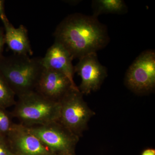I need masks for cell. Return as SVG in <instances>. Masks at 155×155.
I'll use <instances>...</instances> for the list:
<instances>
[{
	"instance_id": "30bf717a",
	"label": "cell",
	"mask_w": 155,
	"mask_h": 155,
	"mask_svg": "<svg viewBox=\"0 0 155 155\" xmlns=\"http://www.w3.org/2000/svg\"><path fill=\"white\" fill-rule=\"evenodd\" d=\"M72 56L64 46L57 42L49 48L45 57L41 58L45 69H52L63 73L71 81L73 86L78 87L74 82V67Z\"/></svg>"
},
{
	"instance_id": "5b68a950",
	"label": "cell",
	"mask_w": 155,
	"mask_h": 155,
	"mask_svg": "<svg viewBox=\"0 0 155 155\" xmlns=\"http://www.w3.org/2000/svg\"><path fill=\"white\" fill-rule=\"evenodd\" d=\"M25 127L54 155H75V148L79 137L59 121Z\"/></svg>"
},
{
	"instance_id": "9a60e30c",
	"label": "cell",
	"mask_w": 155,
	"mask_h": 155,
	"mask_svg": "<svg viewBox=\"0 0 155 155\" xmlns=\"http://www.w3.org/2000/svg\"><path fill=\"white\" fill-rule=\"evenodd\" d=\"M0 155H15L9 146L5 136L0 135Z\"/></svg>"
},
{
	"instance_id": "8992f818",
	"label": "cell",
	"mask_w": 155,
	"mask_h": 155,
	"mask_svg": "<svg viewBox=\"0 0 155 155\" xmlns=\"http://www.w3.org/2000/svg\"><path fill=\"white\" fill-rule=\"evenodd\" d=\"M125 82L128 88L139 94L149 92L154 89V51L146 50L136 58L127 69Z\"/></svg>"
},
{
	"instance_id": "3957f363",
	"label": "cell",
	"mask_w": 155,
	"mask_h": 155,
	"mask_svg": "<svg viewBox=\"0 0 155 155\" xmlns=\"http://www.w3.org/2000/svg\"><path fill=\"white\" fill-rule=\"evenodd\" d=\"M11 116L25 127L45 125L58 121L60 102L48 99L33 91L18 97Z\"/></svg>"
},
{
	"instance_id": "8fae6325",
	"label": "cell",
	"mask_w": 155,
	"mask_h": 155,
	"mask_svg": "<svg viewBox=\"0 0 155 155\" xmlns=\"http://www.w3.org/2000/svg\"><path fill=\"white\" fill-rule=\"evenodd\" d=\"M5 28L6 44L14 54L31 56L33 51L28 38V31L24 25L15 28L5 14L0 17Z\"/></svg>"
},
{
	"instance_id": "9c48e42d",
	"label": "cell",
	"mask_w": 155,
	"mask_h": 155,
	"mask_svg": "<svg viewBox=\"0 0 155 155\" xmlns=\"http://www.w3.org/2000/svg\"><path fill=\"white\" fill-rule=\"evenodd\" d=\"M71 88L78 89L73 86L69 78L63 73L44 68L35 91L48 99L60 102Z\"/></svg>"
},
{
	"instance_id": "ac0fdd59",
	"label": "cell",
	"mask_w": 155,
	"mask_h": 155,
	"mask_svg": "<svg viewBox=\"0 0 155 155\" xmlns=\"http://www.w3.org/2000/svg\"><path fill=\"white\" fill-rule=\"evenodd\" d=\"M5 14L4 11V1L0 0V17Z\"/></svg>"
},
{
	"instance_id": "4fadbf2b",
	"label": "cell",
	"mask_w": 155,
	"mask_h": 155,
	"mask_svg": "<svg viewBox=\"0 0 155 155\" xmlns=\"http://www.w3.org/2000/svg\"><path fill=\"white\" fill-rule=\"evenodd\" d=\"M16 94L0 73V107L5 109L16 104Z\"/></svg>"
},
{
	"instance_id": "d6986e66",
	"label": "cell",
	"mask_w": 155,
	"mask_h": 155,
	"mask_svg": "<svg viewBox=\"0 0 155 155\" xmlns=\"http://www.w3.org/2000/svg\"></svg>"
},
{
	"instance_id": "5bb4252c",
	"label": "cell",
	"mask_w": 155,
	"mask_h": 155,
	"mask_svg": "<svg viewBox=\"0 0 155 155\" xmlns=\"http://www.w3.org/2000/svg\"><path fill=\"white\" fill-rule=\"evenodd\" d=\"M11 116L5 109L0 107V135L6 136L13 127Z\"/></svg>"
},
{
	"instance_id": "7c38bea8",
	"label": "cell",
	"mask_w": 155,
	"mask_h": 155,
	"mask_svg": "<svg viewBox=\"0 0 155 155\" xmlns=\"http://www.w3.org/2000/svg\"><path fill=\"white\" fill-rule=\"evenodd\" d=\"M94 17L97 18L102 14H125L127 6L123 0H94L92 4Z\"/></svg>"
},
{
	"instance_id": "6da1fadb",
	"label": "cell",
	"mask_w": 155,
	"mask_h": 155,
	"mask_svg": "<svg viewBox=\"0 0 155 155\" xmlns=\"http://www.w3.org/2000/svg\"><path fill=\"white\" fill-rule=\"evenodd\" d=\"M55 41L66 48L73 59L97 53L110 40L107 30L97 18L75 13L67 16L58 25Z\"/></svg>"
},
{
	"instance_id": "ba28073f",
	"label": "cell",
	"mask_w": 155,
	"mask_h": 155,
	"mask_svg": "<svg viewBox=\"0 0 155 155\" xmlns=\"http://www.w3.org/2000/svg\"><path fill=\"white\" fill-rule=\"evenodd\" d=\"M6 137L15 155H54L21 124L14 123Z\"/></svg>"
},
{
	"instance_id": "2e32d148",
	"label": "cell",
	"mask_w": 155,
	"mask_h": 155,
	"mask_svg": "<svg viewBox=\"0 0 155 155\" xmlns=\"http://www.w3.org/2000/svg\"><path fill=\"white\" fill-rule=\"evenodd\" d=\"M5 44V33L2 30V28H0V57L2 56L4 45Z\"/></svg>"
},
{
	"instance_id": "e0dca14e",
	"label": "cell",
	"mask_w": 155,
	"mask_h": 155,
	"mask_svg": "<svg viewBox=\"0 0 155 155\" xmlns=\"http://www.w3.org/2000/svg\"><path fill=\"white\" fill-rule=\"evenodd\" d=\"M141 155H155V150L152 148H148L145 150Z\"/></svg>"
},
{
	"instance_id": "7a4b0ae2",
	"label": "cell",
	"mask_w": 155,
	"mask_h": 155,
	"mask_svg": "<svg viewBox=\"0 0 155 155\" xmlns=\"http://www.w3.org/2000/svg\"><path fill=\"white\" fill-rule=\"evenodd\" d=\"M44 69L41 58L15 54L0 57V73L18 97L35 91Z\"/></svg>"
},
{
	"instance_id": "277c9868",
	"label": "cell",
	"mask_w": 155,
	"mask_h": 155,
	"mask_svg": "<svg viewBox=\"0 0 155 155\" xmlns=\"http://www.w3.org/2000/svg\"><path fill=\"white\" fill-rule=\"evenodd\" d=\"M60 102L61 113L58 121L80 137L95 113L89 107L78 89L69 90Z\"/></svg>"
},
{
	"instance_id": "52a82bcc",
	"label": "cell",
	"mask_w": 155,
	"mask_h": 155,
	"mask_svg": "<svg viewBox=\"0 0 155 155\" xmlns=\"http://www.w3.org/2000/svg\"><path fill=\"white\" fill-rule=\"evenodd\" d=\"M74 71L81 78L78 87L82 94L98 90L107 75V69L98 61L97 53H91L79 59Z\"/></svg>"
}]
</instances>
